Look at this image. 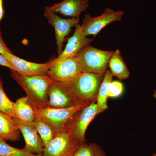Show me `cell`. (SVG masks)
Listing matches in <instances>:
<instances>
[{"label":"cell","mask_w":156,"mask_h":156,"mask_svg":"<svg viewBox=\"0 0 156 156\" xmlns=\"http://www.w3.org/2000/svg\"><path fill=\"white\" fill-rule=\"evenodd\" d=\"M11 70V77L24 90L28 103L34 109L48 107V89L52 80L47 75L21 76Z\"/></svg>","instance_id":"obj_1"},{"label":"cell","mask_w":156,"mask_h":156,"mask_svg":"<svg viewBox=\"0 0 156 156\" xmlns=\"http://www.w3.org/2000/svg\"><path fill=\"white\" fill-rule=\"evenodd\" d=\"M105 74L82 73L69 83L79 102H97L98 90Z\"/></svg>","instance_id":"obj_2"},{"label":"cell","mask_w":156,"mask_h":156,"mask_svg":"<svg viewBox=\"0 0 156 156\" xmlns=\"http://www.w3.org/2000/svg\"><path fill=\"white\" fill-rule=\"evenodd\" d=\"M114 51H105L88 44L76 55L82 68V72L105 73L108 62Z\"/></svg>","instance_id":"obj_3"},{"label":"cell","mask_w":156,"mask_h":156,"mask_svg":"<svg viewBox=\"0 0 156 156\" xmlns=\"http://www.w3.org/2000/svg\"><path fill=\"white\" fill-rule=\"evenodd\" d=\"M91 103L82 102L67 108L46 107L34 109L36 117L40 118L50 125L56 133L66 128L70 119L76 112Z\"/></svg>","instance_id":"obj_4"},{"label":"cell","mask_w":156,"mask_h":156,"mask_svg":"<svg viewBox=\"0 0 156 156\" xmlns=\"http://www.w3.org/2000/svg\"><path fill=\"white\" fill-rule=\"evenodd\" d=\"M83 143L75 139L66 128L56 132L53 139L45 147L42 156H74Z\"/></svg>","instance_id":"obj_5"},{"label":"cell","mask_w":156,"mask_h":156,"mask_svg":"<svg viewBox=\"0 0 156 156\" xmlns=\"http://www.w3.org/2000/svg\"><path fill=\"white\" fill-rule=\"evenodd\" d=\"M99 114L97 102H92L76 112L68 122L66 128L75 139L83 143L86 141L85 133L88 126Z\"/></svg>","instance_id":"obj_6"},{"label":"cell","mask_w":156,"mask_h":156,"mask_svg":"<svg viewBox=\"0 0 156 156\" xmlns=\"http://www.w3.org/2000/svg\"><path fill=\"white\" fill-rule=\"evenodd\" d=\"M52 64L47 75L56 82L70 83L83 73L76 56L68 57Z\"/></svg>","instance_id":"obj_7"},{"label":"cell","mask_w":156,"mask_h":156,"mask_svg":"<svg viewBox=\"0 0 156 156\" xmlns=\"http://www.w3.org/2000/svg\"><path fill=\"white\" fill-rule=\"evenodd\" d=\"M124 11L122 10L114 11L107 8L100 16L93 17L90 15H85L81 28L84 34L87 37L93 36L95 37L106 26L112 23L120 21L124 16Z\"/></svg>","instance_id":"obj_8"},{"label":"cell","mask_w":156,"mask_h":156,"mask_svg":"<svg viewBox=\"0 0 156 156\" xmlns=\"http://www.w3.org/2000/svg\"><path fill=\"white\" fill-rule=\"evenodd\" d=\"M48 97V107L51 108H67L80 103L76 99L69 84L52 80Z\"/></svg>","instance_id":"obj_9"},{"label":"cell","mask_w":156,"mask_h":156,"mask_svg":"<svg viewBox=\"0 0 156 156\" xmlns=\"http://www.w3.org/2000/svg\"><path fill=\"white\" fill-rule=\"evenodd\" d=\"M44 15L48 22L53 27L56 34L57 52L59 55L62 52V47L66 37L69 34L71 28L79 24V18H61L57 14L50 11L46 7Z\"/></svg>","instance_id":"obj_10"},{"label":"cell","mask_w":156,"mask_h":156,"mask_svg":"<svg viewBox=\"0 0 156 156\" xmlns=\"http://www.w3.org/2000/svg\"><path fill=\"white\" fill-rule=\"evenodd\" d=\"M25 140L24 149L31 154L43 155L44 146L32 122H25L14 117Z\"/></svg>","instance_id":"obj_11"},{"label":"cell","mask_w":156,"mask_h":156,"mask_svg":"<svg viewBox=\"0 0 156 156\" xmlns=\"http://www.w3.org/2000/svg\"><path fill=\"white\" fill-rule=\"evenodd\" d=\"M2 55L10 62L15 71L21 76L45 75L52 66L51 61L45 63H34L19 58L12 53L6 52Z\"/></svg>","instance_id":"obj_12"},{"label":"cell","mask_w":156,"mask_h":156,"mask_svg":"<svg viewBox=\"0 0 156 156\" xmlns=\"http://www.w3.org/2000/svg\"><path fill=\"white\" fill-rule=\"evenodd\" d=\"M76 27L74 33L68 40L64 50L57 58L51 61L52 63H56L68 57L76 56L82 48L93 41V39L88 38L84 34L80 24Z\"/></svg>","instance_id":"obj_13"},{"label":"cell","mask_w":156,"mask_h":156,"mask_svg":"<svg viewBox=\"0 0 156 156\" xmlns=\"http://www.w3.org/2000/svg\"><path fill=\"white\" fill-rule=\"evenodd\" d=\"M89 3V0H63L47 8L65 17L79 18L80 14L87 10Z\"/></svg>","instance_id":"obj_14"},{"label":"cell","mask_w":156,"mask_h":156,"mask_svg":"<svg viewBox=\"0 0 156 156\" xmlns=\"http://www.w3.org/2000/svg\"><path fill=\"white\" fill-rule=\"evenodd\" d=\"M19 132L14 117L0 112V140L18 141L20 138Z\"/></svg>","instance_id":"obj_15"},{"label":"cell","mask_w":156,"mask_h":156,"mask_svg":"<svg viewBox=\"0 0 156 156\" xmlns=\"http://www.w3.org/2000/svg\"><path fill=\"white\" fill-rule=\"evenodd\" d=\"M108 66L112 75L119 80H127L130 76V72L119 49L114 51L109 60Z\"/></svg>","instance_id":"obj_16"},{"label":"cell","mask_w":156,"mask_h":156,"mask_svg":"<svg viewBox=\"0 0 156 156\" xmlns=\"http://www.w3.org/2000/svg\"><path fill=\"white\" fill-rule=\"evenodd\" d=\"M15 115L20 119L25 122H33L35 119L34 110L28 103L27 97H22L17 99L14 104Z\"/></svg>","instance_id":"obj_17"},{"label":"cell","mask_w":156,"mask_h":156,"mask_svg":"<svg viewBox=\"0 0 156 156\" xmlns=\"http://www.w3.org/2000/svg\"><path fill=\"white\" fill-rule=\"evenodd\" d=\"M112 78L113 76L109 70H107L98 94L97 103L99 114L103 112L108 108L107 101L108 97V87Z\"/></svg>","instance_id":"obj_18"},{"label":"cell","mask_w":156,"mask_h":156,"mask_svg":"<svg viewBox=\"0 0 156 156\" xmlns=\"http://www.w3.org/2000/svg\"><path fill=\"white\" fill-rule=\"evenodd\" d=\"M32 122L36 128L45 147L54 138L56 132L50 125L38 117H36Z\"/></svg>","instance_id":"obj_19"},{"label":"cell","mask_w":156,"mask_h":156,"mask_svg":"<svg viewBox=\"0 0 156 156\" xmlns=\"http://www.w3.org/2000/svg\"><path fill=\"white\" fill-rule=\"evenodd\" d=\"M74 156H106L104 151L94 143L87 141L81 145Z\"/></svg>","instance_id":"obj_20"},{"label":"cell","mask_w":156,"mask_h":156,"mask_svg":"<svg viewBox=\"0 0 156 156\" xmlns=\"http://www.w3.org/2000/svg\"><path fill=\"white\" fill-rule=\"evenodd\" d=\"M0 156H42L29 152L23 149H18L9 145L5 140H0Z\"/></svg>","instance_id":"obj_21"},{"label":"cell","mask_w":156,"mask_h":156,"mask_svg":"<svg viewBox=\"0 0 156 156\" xmlns=\"http://www.w3.org/2000/svg\"><path fill=\"white\" fill-rule=\"evenodd\" d=\"M14 102L9 98L4 91L2 81L0 78V112L12 117H16L14 111Z\"/></svg>","instance_id":"obj_22"},{"label":"cell","mask_w":156,"mask_h":156,"mask_svg":"<svg viewBox=\"0 0 156 156\" xmlns=\"http://www.w3.org/2000/svg\"><path fill=\"white\" fill-rule=\"evenodd\" d=\"M124 86L122 83L118 81H112L109 85L108 97H119L122 94Z\"/></svg>","instance_id":"obj_23"},{"label":"cell","mask_w":156,"mask_h":156,"mask_svg":"<svg viewBox=\"0 0 156 156\" xmlns=\"http://www.w3.org/2000/svg\"><path fill=\"white\" fill-rule=\"evenodd\" d=\"M0 65L5 66L11 70L15 71V69L10 62L5 56L0 54Z\"/></svg>","instance_id":"obj_24"},{"label":"cell","mask_w":156,"mask_h":156,"mask_svg":"<svg viewBox=\"0 0 156 156\" xmlns=\"http://www.w3.org/2000/svg\"><path fill=\"white\" fill-rule=\"evenodd\" d=\"M6 52L12 53L4 42L2 37L1 30H0V54L3 55Z\"/></svg>","instance_id":"obj_25"},{"label":"cell","mask_w":156,"mask_h":156,"mask_svg":"<svg viewBox=\"0 0 156 156\" xmlns=\"http://www.w3.org/2000/svg\"><path fill=\"white\" fill-rule=\"evenodd\" d=\"M5 11L3 6V0H0V22L4 17Z\"/></svg>","instance_id":"obj_26"},{"label":"cell","mask_w":156,"mask_h":156,"mask_svg":"<svg viewBox=\"0 0 156 156\" xmlns=\"http://www.w3.org/2000/svg\"><path fill=\"white\" fill-rule=\"evenodd\" d=\"M153 96L154 98H155L156 99V91H154V94H153Z\"/></svg>","instance_id":"obj_27"},{"label":"cell","mask_w":156,"mask_h":156,"mask_svg":"<svg viewBox=\"0 0 156 156\" xmlns=\"http://www.w3.org/2000/svg\"><path fill=\"white\" fill-rule=\"evenodd\" d=\"M152 156H156V153L154 154Z\"/></svg>","instance_id":"obj_28"}]
</instances>
